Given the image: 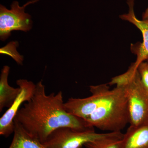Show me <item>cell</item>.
Returning <instances> with one entry per match:
<instances>
[{"label":"cell","mask_w":148,"mask_h":148,"mask_svg":"<svg viewBox=\"0 0 148 148\" xmlns=\"http://www.w3.org/2000/svg\"><path fill=\"white\" fill-rule=\"evenodd\" d=\"M64 103L62 91L47 95L45 86L41 81L36 84L32 98L20 108L14 119L42 143L59 127L78 130L94 128L88 126L84 120L68 112Z\"/></svg>","instance_id":"obj_1"},{"label":"cell","mask_w":148,"mask_h":148,"mask_svg":"<svg viewBox=\"0 0 148 148\" xmlns=\"http://www.w3.org/2000/svg\"><path fill=\"white\" fill-rule=\"evenodd\" d=\"M91 95L70 98L64 103L69 113L80 118L88 126L109 132H121L129 123L127 99L123 87L110 89L108 84L89 86Z\"/></svg>","instance_id":"obj_2"},{"label":"cell","mask_w":148,"mask_h":148,"mask_svg":"<svg viewBox=\"0 0 148 148\" xmlns=\"http://www.w3.org/2000/svg\"><path fill=\"white\" fill-rule=\"evenodd\" d=\"M123 87L127 99L130 125L138 126L148 123V92L141 83L138 71Z\"/></svg>","instance_id":"obj_3"},{"label":"cell","mask_w":148,"mask_h":148,"mask_svg":"<svg viewBox=\"0 0 148 148\" xmlns=\"http://www.w3.org/2000/svg\"><path fill=\"white\" fill-rule=\"evenodd\" d=\"M112 132L97 133L94 128L78 130L61 127L51 132L42 144L46 148H82L86 143L108 137Z\"/></svg>","instance_id":"obj_4"},{"label":"cell","mask_w":148,"mask_h":148,"mask_svg":"<svg viewBox=\"0 0 148 148\" xmlns=\"http://www.w3.org/2000/svg\"><path fill=\"white\" fill-rule=\"evenodd\" d=\"M31 16L25 12V6H20L19 3L14 1L10 9L0 5V39H7L13 31L27 32L32 28Z\"/></svg>","instance_id":"obj_5"},{"label":"cell","mask_w":148,"mask_h":148,"mask_svg":"<svg viewBox=\"0 0 148 148\" xmlns=\"http://www.w3.org/2000/svg\"><path fill=\"white\" fill-rule=\"evenodd\" d=\"M21 92L15 101L0 118V135L8 138L13 133L14 120L23 103L29 101L34 93L36 84L27 79L16 81Z\"/></svg>","instance_id":"obj_6"},{"label":"cell","mask_w":148,"mask_h":148,"mask_svg":"<svg viewBox=\"0 0 148 148\" xmlns=\"http://www.w3.org/2000/svg\"><path fill=\"white\" fill-rule=\"evenodd\" d=\"M134 1L127 0L129 7L128 13L122 14L120 18L122 20L128 21L138 28L143 35V41L131 44L130 50L137 56L135 63L129 67L128 71L132 73L138 71V66L142 62L146 61L148 57V22L140 20L137 18L134 12Z\"/></svg>","instance_id":"obj_7"},{"label":"cell","mask_w":148,"mask_h":148,"mask_svg":"<svg viewBox=\"0 0 148 148\" xmlns=\"http://www.w3.org/2000/svg\"><path fill=\"white\" fill-rule=\"evenodd\" d=\"M119 148H148V123L138 126L130 125L123 134Z\"/></svg>","instance_id":"obj_8"},{"label":"cell","mask_w":148,"mask_h":148,"mask_svg":"<svg viewBox=\"0 0 148 148\" xmlns=\"http://www.w3.org/2000/svg\"><path fill=\"white\" fill-rule=\"evenodd\" d=\"M10 68L3 67L0 76V112L4 108H9L21 92L19 87L14 88L9 84L8 77Z\"/></svg>","instance_id":"obj_9"},{"label":"cell","mask_w":148,"mask_h":148,"mask_svg":"<svg viewBox=\"0 0 148 148\" xmlns=\"http://www.w3.org/2000/svg\"><path fill=\"white\" fill-rule=\"evenodd\" d=\"M13 139L8 148H46L39 140L31 135L14 120Z\"/></svg>","instance_id":"obj_10"},{"label":"cell","mask_w":148,"mask_h":148,"mask_svg":"<svg viewBox=\"0 0 148 148\" xmlns=\"http://www.w3.org/2000/svg\"><path fill=\"white\" fill-rule=\"evenodd\" d=\"M123 134L121 132H113L112 135L85 144V148H119Z\"/></svg>","instance_id":"obj_11"},{"label":"cell","mask_w":148,"mask_h":148,"mask_svg":"<svg viewBox=\"0 0 148 148\" xmlns=\"http://www.w3.org/2000/svg\"><path fill=\"white\" fill-rule=\"evenodd\" d=\"M138 71L143 86L148 92V64L147 62H142L138 66Z\"/></svg>","instance_id":"obj_12"},{"label":"cell","mask_w":148,"mask_h":148,"mask_svg":"<svg viewBox=\"0 0 148 148\" xmlns=\"http://www.w3.org/2000/svg\"><path fill=\"white\" fill-rule=\"evenodd\" d=\"M143 21H145L148 22V7L145 12L143 13Z\"/></svg>","instance_id":"obj_13"},{"label":"cell","mask_w":148,"mask_h":148,"mask_svg":"<svg viewBox=\"0 0 148 148\" xmlns=\"http://www.w3.org/2000/svg\"><path fill=\"white\" fill-rule=\"evenodd\" d=\"M146 62L147 63V64H148V57H147V59H146Z\"/></svg>","instance_id":"obj_14"},{"label":"cell","mask_w":148,"mask_h":148,"mask_svg":"<svg viewBox=\"0 0 148 148\" xmlns=\"http://www.w3.org/2000/svg\"></svg>","instance_id":"obj_15"}]
</instances>
